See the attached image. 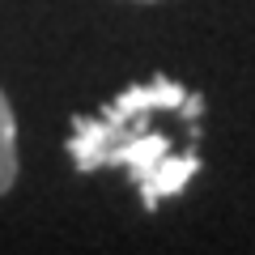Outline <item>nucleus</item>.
<instances>
[{
    "mask_svg": "<svg viewBox=\"0 0 255 255\" xmlns=\"http://www.w3.org/2000/svg\"><path fill=\"white\" fill-rule=\"evenodd\" d=\"M191 94L170 77H153L145 85H132L111 102L102 115L77 119L73 136H68V153L81 170H102V166H128V174L136 179L145 209H157L166 196H179L191 183V174L200 170L196 149L174 153L166 136L149 132L145 119L153 107H179Z\"/></svg>",
    "mask_w": 255,
    "mask_h": 255,
    "instance_id": "1",
    "label": "nucleus"
},
{
    "mask_svg": "<svg viewBox=\"0 0 255 255\" xmlns=\"http://www.w3.org/2000/svg\"><path fill=\"white\" fill-rule=\"evenodd\" d=\"M17 183V119H13V107L0 90V196Z\"/></svg>",
    "mask_w": 255,
    "mask_h": 255,
    "instance_id": "2",
    "label": "nucleus"
},
{
    "mask_svg": "<svg viewBox=\"0 0 255 255\" xmlns=\"http://www.w3.org/2000/svg\"><path fill=\"white\" fill-rule=\"evenodd\" d=\"M140 4H153V0H140Z\"/></svg>",
    "mask_w": 255,
    "mask_h": 255,
    "instance_id": "3",
    "label": "nucleus"
}]
</instances>
